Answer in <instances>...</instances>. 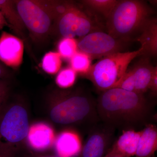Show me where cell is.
I'll return each mask as SVG.
<instances>
[{
	"mask_svg": "<svg viewBox=\"0 0 157 157\" xmlns=\"http://www.w3.org/2000/svg\"><path fill=\"white\" fill-rule=\"evenodd\" d=\"M96 104L100 121L114 129L136 131L153 117V107L144 94L118 88L102 91Z\"/></svg>",
	"mask_w": 157,
	"mask_h": 157,
	"instance_id": "obj_1",
	"label": "cell"
},
{
	"mask_svg": "<svg viewBox=\"0 0 157 157\" xmlns=\"http://www.w3.org/2000/svg\"><path fill=\"white\" fill-rule=\"evenodd\" d=\"M152 12L144 1H119L107 20L108 33L116 39L128 40L140 33Z\"/></svg>",
	"mask_w": 157,
	"mask_h": 157,
	"instance_id": "obj_2",
	"label": "cell"
},
{
	"mask_svg": "<svg viewBox=\"0 0 157 157\" xmlns=\"http://www.w3.org/2000/svg\"><path fill=\"white\" fill-rule=\"evenodd\" d=\"M52 109L50 117L56 123L68 125L84 122L91 129L98 124L96 101L89 93L63 95Z\"/></svg>",
	"mask_w": 157,
	"mask_h": 157,
	"instance_id": "obj_3",
	"label": "cell"
},
{
	"mask_svg": "<svg viewBox=\"0 0 157 157\" xmlns=\"http://www.w3.org/2000/svg\"><path fill=\"white\" fill-rule=\"evenodd\" d=\"M142 54L140 47L134 51L109 55L91 66L86 75L98 90L104 91L112 88L126 73L131 62Z\"/></svg>",
	"mask_w": 157,
	"mask_h": 157,
	"instance_id": "obj_4",
	"label": "cell"
},
{
	"mask_svg": "<svg viewBox=\"0 0 157 157\" xmlns=\"http://www.w3.org/2000/svg\"><path fill=\"white\" fill-rule=\"evenodd\" d=\"M16 9L25 28L34 39L40 40L52 30L54 19L45 1H15Z\"/></svg>",
	"mask_w": 157,
	"mask_h": 157,
	"instance_id": "obj_5",
	"label": "cell"
},
{
	"mask_svg": "<svg viewBox=\"0 0 157 157\" xmlns=\"http://www.w3.org/2000/svg\"><path fill=\"white\" fill-rule=\"evenodd\" d=\"M54 21L57 30L63 38H82L95 31L91 19L73 2L69 1L64 11Z\"/></svg>",
	"mask_w": 157,
	"mask_h": 157,
	"instance_id": "obj_6",
	"label": "cell"
},
{
	"mask_svg": "<svg viewBox=\"0 0 157 157\" xmlns=\"http://www.w3.org/2000/svg\"><path fill=\"white\" fill-rule=\"evenodd\" d=\"M27 113L23 107L15 105L6 111L0 119V151L7 143L20 142L27 136L29 131Z\"/></svg>",
	"mask_w": 157,
	"mask_h": 157,
	"instance_id": "obj_7",
	"label": "cell"
},
{
	"mask_svg": "<svg viewBox=\"0 0 157 157\" xmlns=\"http://www.w3.org/2000/svg\"><path fill=\"white\" fill-rule=\"evenodd\" d=\"M123 41L108 33L95 31L82 37L77 43L79 51L91 58H98L121 52L124 48Z\"/></svg>",
	"mask_w": 157,
	"mask_h": 157,
	"instance_id": "obj_8",
	"label": "cell"
},
{
	"mask_svg": "<svg viewBox=\"0 0 157 157\" xmlns=\"http://www.w3.org/2000/svg\"><path fill=\"white\" fill-rule=\"evenodd\" d=\"M139 61L132 69L127 71L112 88L144 94L149 88L155 67L151 64L147 58Z\"/></svg>",
	"mask_w": 157,
	"mask_h": 157,
	"instance_id": "obj_9",
	"label": "cell"
},
{
	"mask_svg": "<svg viewBox=\"0 0 157 157\" xmlns=\"http://www.w3.org/2000/svg\"><path fill=\"white\" fill-rule=\"evenodd\" d=\"M115 129L102 123L97 124L90 131L82 157H104L111 147Z\"/></svg>",
	"mask_w": 157,
	"mask_h": 157,
	"instance_id": "obj_10",
	"label": "cell"
},
{
	"mask_svg": "<svg viewBox=\"0 0 157 157\" xmlns=\"http://www.w3.org/2000/svg\"><path fill=\"white\" fill-rule=\"evenodd\" d=\"M23 42L12 34L3 32L0 36V61L6 66L17 68L22 64Z\"/></svg>",
	"mask_w": 157,
	"mask_h": 157,
	"instance_id": "obj_11",
	"label": "cell"
},
{
	"mask_svg": "<svg viewBox=\"0 0 157 157\" xmlns=\"http://www.w3.org/2000/svg\"><path fill=\"white\" fill-rule=\"evenodd\" d=\"M141 130L124 131L104 157H131L135 156Z\"/></svg>",
	"mask_w": 157,
	"mask_h": 157,
	"instance_id": "obj_12",
	"label": "cell"
},
{
	"mask_svg": "<svg viewBox=\"0 0 157 157\" xmlns=\"http://www.w3.org/2000/svg\"><path fill=\"white\" fill-rule=\"evenodd\" d=\"M28 141L32 148L43 151L50 147L54 140L53 129L46 124L38 123L29 129Z\"/></svg>",
	"mask_w": 157,
	"mask_h": 157,
	"instance_id": "obj_13",
	"label": "cell"
},
{
	"mask_svg": "<svg viewBox=\"0 0 157 157\" xmlns=\"http://www.w3.org/2000/svg\"><path fill=\"white\" fill-rule=\"evenodd\" d=\"M137 40L141 44L143 54L155 56L157 54V20L151 17L140 31Z\"/></svg>",
	"mask_w": 157,
	"mask_h": 157,
	"instance_id": "obj_14",
	"label": "cell"
},
{
	"mask_svg": "<svg viewBox=\"0 0 157 157\" xmlns=\"http://www.w3.org/2000/svg\"><path fill=\"white\" fill-rule=\"evenodd\" d=\"M157 149V128L149 124L141 130L135 157H152Z\"/></svg>",
	"mask_w": 157,
	"mask_h": 157,
	"instance_id": "obj_15",
	"label": "cell"
},
{
	"mask_svg": "<svg viewBox=\"0 0 157 157\" xmlns=\"http://www.w3.org/2000/svg\"><path fill=\"white\" fill-rule=\"evenodd\" d=\"M55 148L60 157H72L76 155L80 151L81 143L78 135L75 133L64 132L57 138Z\"/></svg>",
	"mask_w": 157,
	"mask_h": 157,
	"instance_id": "obj_16",
	"label": "cell"
},
{
	"mask_svg": "<svg viewBox=\"0 0 157 157\" xmlns=\"http://www.w3.org/2000/svg\"><path fill=\"white\" fill-rule=\"evenodd\" d=\"M0 11L10 27L17 36H23L25 27L16 9L15 1L0 0Z\"/></svg>",
	"mask_w": 157,
	"mask_h": 157,
	"instance_id": "obj_17",
	"label": "cell"
},
{
	"mask_svg": "<svg viewBox=\"0 0 157 157\" xmlns=\"http://www.w3.org/2000/svg\"><path fill=\"white\" fill-rule=\"evenodd\" d=\"M119 1L118 0H83L81 3L88 9L107 20Z\"/></svg>",
	"mask_w": 157,
	"mask_h": 157,
	"instance_id": "obj_18",
	"label": "cell"
},
{
	"mask_svg": "<svg viewBox=\"0 0 157 157\" xmlns=\"http://www.w3.org/2000/svg\"><path fill=\"white\" fill-rule=\"evenodd\" d=\"M62 63V57L59 54L50 51L45 54L42 58V68L46 73L53 75L59 71Z\"/></svg>",
	"mask_w": 157,
	"mask_h": 157,
	"instance_id": "obj_19",
	"label": "cell"
},
{
	"mask_svg": "<svg viewBox=\"0 0 157 157\" xmlns=\"http://www.w3.org/2000/svg\"><path fill=\"white\" fill-rule=\"evenodd\" d=\"M70 67L76 73L87 74L91 67V57L82 52L77 51L70 59Z\"/></svg>",
	"mask_w": 157,
	"mask_h": 157,
	"instance_id": "obj_20",
	"label": "cell"
},
{
	"mask_svg": "<svg viewBox=\"0 0 157 157\" xmlns=\"http://www.w3.org/2000/svg\"><path fill=\"white\" fill-rule=\"evenodd\" d=\"M58 53L62 58L70 60L78 51V43L74 38H63L57 46Z\"/></svg>",
	"mask_w": 157,
	"mask_h": 157,
	"instance_id": "obj_21",
	"label": "cell"
},
{
	"mask_svg": "<svg viewBox=\"0 0 157 157\" xmlns=\"http://www.w3.org/2000/svg\"><path fill=\"white\" fill-rule=\"evenodd\" d=\"M76 73L71 67L65 68L60 70L56 79V84L62 88L71 87L76 81Z\"/></svg>",
	"mask_w": 157,
	"mask_h": 157,
	"instance_id": "obj_22",
	"label": "cell"
},
{
	"mask_svg": "<svg viewBox=\"0 0 157 157\" xmlns=\"http://www.w3.org/2000/svg\"><path fill=\"white\" fill-rule=\"evenodd\" d=\"M154 95L157 93V67H155L150 83L149 88Z\"/></svg>",
	"mask_w": 157,
	"mask_h": 157,
	"instance_id": "obj_23",
	"label": "cell"
},
{
	"mask_svg": "<svg viewBox=\"0 0 157 157\" xmlns=\"http://www.w3.org/2000/svg\"><path fill=\"white\" fill-rule=\"evenodd\" d=\"M7 92V86L4 82L0 81V106L6 97Z\"/></svg>",
	"mask_w": 157,
	"mask_h": 157,
	"instance_id": "obj_24",
	"label": "cell"
},
{
	"mask_svg": "<svg viewBox=\"0 0 157 157\" xmlns=\"http://www.w3.org/2000/svg\"><path fill=\"white\" fill-rule=\"evenodd\" d=\"M6 26H8V23L0 11V29H2Z\"/></svg>",
	"mask_w": 157,
	"mask_h": 157,
	"instance_id": "obj_25",
	"label": "cell"
},
{
	"mask_svg": "<svg viewBox=\"0 0 157 157\" xmlns=\"http://www.w3.org/2000/svg\"><path fill=\"white\" fill-rule=\"evenodd\" d=\"M6 73V70L5 66L3 65L2 63L0 61V78L5 76Z\"/></svg>",
	"mask_w": 157,
	"mask_h": 157,
	"instance_id": "obj_26",
	"label": "cell"
},
{
	"mask_svg": "<svg viewBox=\"0 0 157 157\" xmlns=\"http://www.w3.org/2000/svg\"><path fill=\"white\" fill-rule=\"evenodd\" d=\"M0 157H6L3 156L1 155H0Z\"/></svg>",
	"mask_w": 157,
	"mask_h": 157,
	"instance_id": "obj_27",
	"label": "cell"
},
{
	"mask_svg": "<svg viewBox=\"0 0 157 157\" xmlns=\"http://www.w3.org/2000/svg\"></svg>",
	"mask_w": 157,
	"mask_h": 157,
	"instance_id": "obj_28",
	"label": "cell"
}]
</instances>
